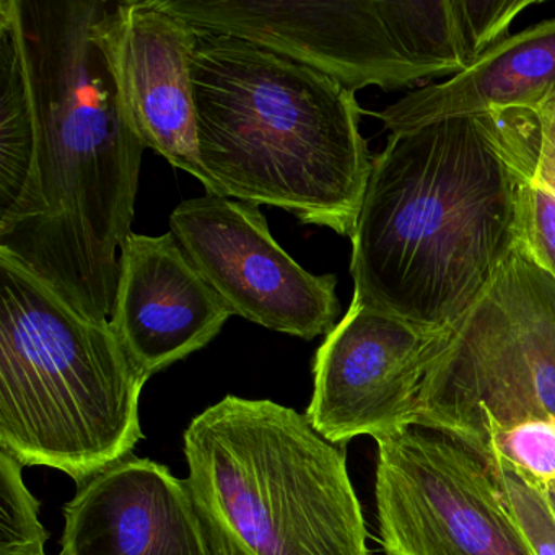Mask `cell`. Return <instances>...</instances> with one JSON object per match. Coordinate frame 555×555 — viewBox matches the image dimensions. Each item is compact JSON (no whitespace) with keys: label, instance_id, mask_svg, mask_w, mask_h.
Here are the masks:
<instances>
[{"label":"cell","instance_id":"16","mask_svg":"<svg viewBox=\"0 0 555 555\" xmlns=\"http://www.w3.org/2000/svg\"><path fill=\"white\" fill-rule=\"evenodd\" d=\"M473 451L489 469L512 467L555 489V422L526 421L487 430Z\"/></svg>","mask_w":555,"mask_h":555},{"label":"cell","instance_id":"2","mask_svg":"<svg viewBox=\"0 0 555 555\" xmlns=\"http://www.w3.org/2000/svg\"><path fill=\"white\" fill-rule=\"evenodd\" d=\"M528 181L487 116L389 135L350 236L352 300L453 326L521 242Z\"/></svg>","mask_w":555,"mask_h":555},{"label":"cell","instance_id":"17","mask_svg":"<svg viewBox=\"0 0 555 555\" xmlns=\"http://www.w3.org/2000/svg\"><path fill=\"white\" fill-rule=\"evenodd\" d=\"M24 464L0 450V555H47L40 503L24 482Z\"/></svg>","mask_w":555,"mask_h":555},{"label":"cell","instance_id":"13","mask_svg":"<svg viewBox=\"0 0 555 555\" xmlns=\"http://www.w3.org/2000/svg\"><path fill=\"white\" fill-rule=\"evenodd\" d=\"M197 34L165 0L121 2L118 69L139 138L145 149L196 178L209 193V178L199 158L191 77Z\"/></svg>","mask_w":555,"mask_h":555},{"label":"cell","instance_id":"20","mask_svg":"<svg viewBox=\"0 0 555 555\" xmlns=\"http://www.w3.org/2000/svg\"><path fill=\"white\" fill-rule=\"evenodd\" d=\"M547 490V489H545ZM548 495V502H551L552 509H554L555 513V489L554 490H547Z\"/></svg>","mask_w":555,"mask_h":555},{"label":"cell","instance_id":"18","mask_svg":"<svg viewBox=\"0 0 555 555\" xmlns=\"http://www.w3.org/2000/svg\"><path fill=\"white\" fill-rule=\"evenodd\" d=\"M490 473L532 554L555 555V513L544 483L512 467H493Z\"/></svg>","mask_w":555,"mask_h":555},{"label":"cell","instance_id":"1","mask_svg":"<svg viewBox=\"0 0 555 555\" xmlns=\"http://www.w3.org/2000/svg\"><path fill=\"white\" fill-rule=\"evenodd\" d=\"M34 109V165L0 249L76 310L109 321L145 145L118 69L121 2L5 0Z\"/></svg>","mask_w":555,"mask_h":555},{"label":"cell","instance_id":"7","mask_svg":"<svg viewBox=\"0 0 555 555\" xmlns=\"http://www.w3.org/2000/svg\"><path fill=\"white\" fill-rule=\"evenodd\" d=\"M555 422V279L519 242L431 363L417 424L466 448L487 430Z\"/></svg>","mask_w":555,"mask_h":555},{"label":"cell","instance_id":"10","mask_svg":"<svg viewBox=\"0 0 555 555\" xmlns=\"http://www.w3.org/2000/svg\"><path fill=\"white\" fill-rule=\"evenodd\" d=\"M450 327H430L352 300L314 357L307 418L331 443L378 441L417 424L425 376Z\"/></svg>","mask_w":555,"mask_h":555},{"label":"cell","instance_id":"6","mask_svg":"<svg viewBox=\"0 0 555 555\" xmlns=\"http://www.w3.org/2000/svg\"><path fill=\"white\" fill-rule=\"evenodd\" d=\"M165 5L199 30L242 38L307 64L353 92L453 77L482 56L469 0H165Z\"/></svg>","mask_w":555,"mask_h":555},{"label":"cell","instance_id":"12","mask_svg":"<svg viewBox=\"0 0 555 555\" xmlns=\"http://www.w3.org/2000/svg\"><path fill=\"white\" fill-rule=\"evenodd\" d=\"M60 555H214L186 480L129 454L79 483Z\"/></svg>","mask_w":555,"mask_h":555},{"label":"cell","instance_id":"8","mask_svg":"<svg viewBox=\"0 0 555 555\" xmlns=\"http://www.w3.org/2000/svg\"><path fill=\"white\" fill-rule=\"evenodd\" d=\"M376 444L386 555H534L489 467L460 441L412 425Z\"/></svg>","mask_w":555,"mask_h":555},{"label":"cell","instance_id":"14","mask_svg":"<svg viewBox=\"0 0 555 555\" xmlns=\"http://www.w3.org/2000/svg\"><path fill=\"white\" fill-rule=\"evenodd\" d=\"M496 113L534 118L542 144L534 181L555 191V18L506 37L469 69L412 90L376 118L395 134L438 119Z\"/></svg>","mask_w":555,"mask_h":555},{"label":"cell","instance_id":"11","mask_svg":"<svg viewBox=\"0 0 555 555\" xmlns=\"http://www.w3.org/2000/svg\"><path fill=\"white\" fill-rule=\"evenodd\" d=\"M232 314L173 233L122 243L109 326L145 378L209 346Z\"/></svg>","mask_w":555,"mask_h":555},{"label":"cell","instance_id":"3","mask_svg":"<svg viewBox=\"0 0 555 555\" xmlns=\"http://www.w3.org/2000/svg\"><path fill=\"white\" fill-rule=\"evenodd\" d=\"M191 77L207 194L278 207L350 238L373 165L356 92L307 64L206 30Z\"/></svg>","mask_w":555,"mask_h":555},{"label":"cell","instance_id":"5","mask_svg":"<svg viewBox=\"0 0 555 555\" xmlns=\"http://www.w3.org/2000/svg\"><path fill=\"white\" fill-rule=\"evenodd\" d=\"M184 454L214 555H370L346 453L307 415L227 396L193 418Z\"/></svg>","mask_w":555,"mask_h":555},{"label":"cell","instance_id":"15","mask_svg":"<svg viewBox=\"0 0 555 555\" xmlns=\"http://www.w3.org/2000/svg\"><path fill=\"white\" fill-rule=\"evenodd\" d=\"M34 165V109L14 17L0 0V217L21 203Z\"/></svg>","mask_w":555,"mask_h":555},{"label":"cell","instance_id":"4","mask_svg":"<svg viewBox=\"0 0 555 555\" xmlns=\"http://www.w3.org/2000/svg\"><path fill=\"white\" fill-rule=\"evenodd\" d=\"M145 383L109 321L0 249V450L86 482L141 440Z\"/></svg>","mask_w":555,"mask_h":555},{"label":"cell","instance_id":"9","mask_svg":"<svg viewBox=\"0 0 555 555\" xmlns=\"http://www.w3.org/2000/svg\"><path fill=\"white\" fill-rule=\"evenodd\" d=\"M170 229L236 317L305 340L336 327V275L301 268L255 204L214 194L183 201L171 212Z\"/></svg>","mask_w":555,"mask_h":555},{"label":"cell","instance_id":"19","mask_svg":"<svg viewBox=\"0 0 555 555\" xmlns=\"http://www.w3.org/2000/svg\"><path fill=\"white\" fill-rule=\"evenodd\" d=\"M522 242L555 279V191L529 180L522 191Z\"/></svg>","mask_w":555,"mask_h":555}]
</instances>
